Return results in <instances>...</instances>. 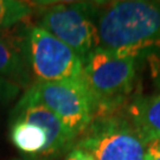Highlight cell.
<instances>
[{
    "instance_id": "cell-1",
    "label": "cell",
    "mask_w": 160,
    "mask_h": 160,
    "mask_svg": "<svg viewBox=\"0 0 160 160\" xmlns=\"http://www.w3.org/2000/svg\"><path fill=\"white\" fill-rule=\"evenodd\" d=\"M98 48L120 57L160 56V1L123 0L96 10Z\"/></svg>"
},
{
    "instance_id": "cell-2",
    "label": "cell",
    "mask_w": 160,
    "mask_h": 160,
    "mask_svg": "<svg viewBox=\"0 0 160 160\" xmlns=\"http://www.w3.org/2000/svg\"><path fill=\"white\" fill-rule=\"evenodd\" d=\"M82 63L84 83L95 103V116L113 114L133 89L137 59L97 48Z\"/></svg>"
},
{
    "instance_id": "cell-3",
    "label": "cell",
    "mask_w": 160,
    "mask_h": 160,
    "mask_svg": "<svg viewBox=\"0 0 160 160\" xmlns=\"http://www.w3.org/2000/svg\"><path fill=\"white\" fill-rule=\"evenodd\" d=\"M76 147L87 151L95 160H147L148 143L126 118L95 116Z\"/></svg>"
},
{
    "instance_id": "cell-4",
    "label": "cell",
    "mask_w": 160,
    "mask_h": 160,
    "mask_svg": "<svg viewBox=\"0 0 160 160\" xmlns=\"http://www.w3.org/2000/svg\"><path fill=\"white\" fill-rule=\"evenodd\" d=\"M24 94L52 112L76 139L88 129L95 118V103L86 83L34 82Z\"/></svg>"
},
{
    "instance_id": "cell-5",
    "label": "cell",
    "mask_w": 160,
    "mask_h": 160,
    "mask_svg": "<svg viewBox=\"0 0 160 160\" xmlns=\"http://www.w3.org/2000/svg\"><path fill=\"white\" fill-rule=\"evenodd\" d=\"M25 55L37 82L75 81L84 83L83 63L68 45L36 25L25 34Z\"/></svg>"
},
{
    "instance_id": "cell-6",
    "label": "cell",
    "mask_w": 160,
    "mask_h": 160,
    "mask_svg": "<svg viewBox=\"0 0 160 160\" xmlns=\"http://www.w3.org/2000/svg\"><path fill=\"white\" fill-rule=\"evenodd\" d=\"M96 10L97 5L92 2L51 5L43 11L38 26L68 45L83 61L98 48Z\"/></svg>"
},
{
    "instance_id": "cell-7",
    "label": "cell",
    "mask_w": 160,
    "mask_h": 160,
    "mask_svg": "<svg viewBox=\"0 0 160 160\" xmlns=\"http://www.w3.org/2000/svg\"><path fill=\"white\" fill-rule=\"evenodd\" d=\"M24 120L44 129L48 135V145L43 155H55L70 151L76 138L67 129L62 121L49 109L31 97L23 94L11 113V121Z\"/></svg>"
},
{
    "instance_id": "cell-8",
    "label": "cell",
    "mask_w": 160,
    "mask_h": 160,
    "mask_svg": "<svg viewBox=\"0 0 160 160\" xmlns=\"http://www.w3.org/2000/svg\"><path fill=\"white\" fill-rule=\"evenodd\" d=\"M25 37H20L10 30L0 31V77L29 88L32 84V74L25 55Z\"/></svg>"
},
{
    "instance_id": "cell-9",
    "label": "cell",
    "mask_w": 160,
    "mask_h": 160,
    "mask_svg": "<svg viewBox=\"0 0 160 160\" xmlns=\"http://www.w3.org/2000/svg\"><path fill=\"white\" fill-rule=\"evenodd\" d=\"M127 120L146 142L160 139V94L137 97L127 107Z\"/></svg>"
},
{
    "instance_id": "cell-10",
    "label": "cell",
    "mask_w": 160,
    "mask_h": 160,
    "mask_svg": "<svg viewBox=\"0 0 160 160\" xmlns=\"http://www.w3.org/2000/svg\"><path fill=\"white\" fill-rule=\"evenodd\" d=\"M10 138L14 147L29 155L44 154L48 135L39 126L24 120L11 121Z\"/></svg>"
},
{
    "instance_id": "cell-11",
    "label": "cell",
    "mask_w": 160,
    "mask_h": 160,
    "mask_svg": "<svg viewBox=\"0 0 160 160\" xmlns=\"http://www.w3.org/2000/svg\"><path fill=\"white\" fill-rule=\"evenodd\" d=\"M32 13V7L24 1L0 0V31L10 30Z\"/></svg>"
},
{
    "instance_id": "cell-12",
    "label": "cell",
    "mask_w": 160,
    "mask_h": 160,
    "mask_svg": "<svg viewBox=\"0 0 160 160\" xmlns=\"http://www.w3.org/2000/svg\"><path fill=\"white\" fill-rule=\"evenodd\" d=\"M22 88L10 81L0 77V110L7 107L19 95Z\"/></svg>"
},
{
    "instance_id": "cell-13",
    "label": "cell",
    "mask_w": 160,
    "mask_h": 160,
    "mask_svg": "<svg viewBox=\"0 0 160 160\" xmlns=\"http://www.w3.org/2000/svg\"><path fill=\"white\" fill-rule=\"evenodd\" d=\"M64 160H95V159L87 151L74 146V148H71L68 152V154H67Z\"/></svg>"
},
{
    "instance_id": "cell-14",
    "label": "cell",
    "mask_w": 160,
    "mask_h": 160,
    "mask_svg": "<svg viewBox=\"0 0 160 160\" xmlns=\"http://www.w3.org/2000/svg\"><path fill=\"white\" fill-rule=\"evenodd\" d=\"M147 160H160V149L149 145L148 153H147Z\"/></svg>"
},
{
    "instance_id": "cell-15",
    "label": "cell",
    "mask_w": 160,
    "mask_h": 160,
    "mask_svg": "<svg viewBox=\"0 0 160 160\" xmlns=\"http://www.w3.org/2000/svg\"><path fill=\"white\" fill-rule=\"evenodd\" d=\"M12 160H49L44 158L43 155H26V157H20V158H16Z\"/></svg>"
},
{
    "instance_id": "cell-16",
    "label": "cell",
    "mask_w": 160,
    "mask_h": 160,
    "mask_svg": "<svg viewBox=\"0 0 160 160\" xmlns=\"http://www.w3.org/2000/svg\"><path fill=\"white\" fill-rule=\"evenodd\" d=\"M151 145H152V146H154V147H157L158 149H160V139L159 140H157V141H154V142H152Z\"/></svg>"
},
{
    "instance_id": "cell-17",
    "label": "cell",
    "mask_w": 160,
    "mask_h": 160,
    "mask_svg": "<svg viewBox=\"0 0 160 160\" xmlns=\"http://www.w3.org/2000/svg\"><path fill=\"white\" fill-rule=\"evenodd\" d=\"M158 59H159V61H160V56H159V57H158ZM155 61H157V58H155Z\"/></svg>"
}]
</instances>
